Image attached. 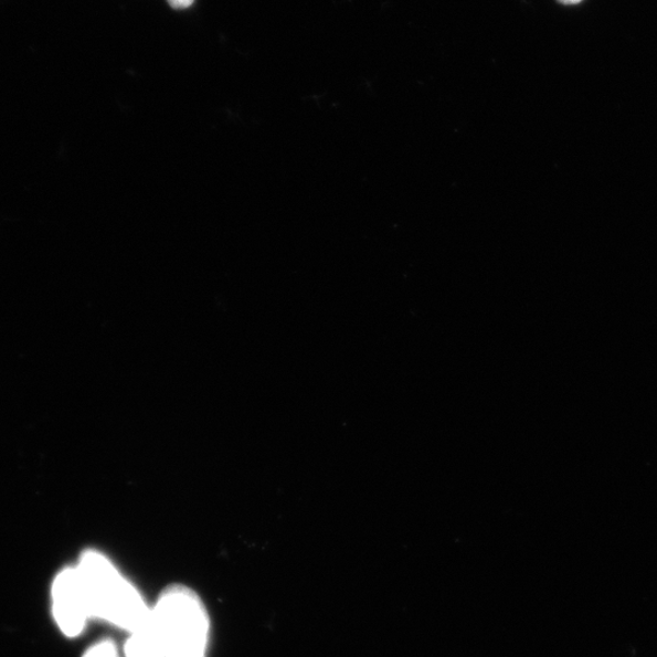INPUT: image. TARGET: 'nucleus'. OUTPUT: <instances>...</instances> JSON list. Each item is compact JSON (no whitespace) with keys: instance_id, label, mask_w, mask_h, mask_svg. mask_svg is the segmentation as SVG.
Wrapping results in <instances>:
<instances>
[{"instance_id":"obj_1","label":"nucleus","mask_w":657,"mask_h":657,"mask_svg":"<svg viewBox=\"0 0 657 657\" xmlns=\"http://www.w3.org/2000/svg\"><path fill=\"white\" fill-rule=\"evenodd\" d=\"M92 619H99L130 635L149 627L151 604L104 553L89 549L76 564Z\"/></svg>"},{"instance_id":"obj_2","label":"nucleus","mask_w":657,"mask_h":657,"mask_svg":"<svg viewBox=\"0 0 657 657\" xmlns=\"http://www.w3.org/2000/svg\"><path fill=\"white\" fill-rule=\"evenodd\" d=\"M149 630L167 657H208L211 616L202 596L181 582L167 584L151 604Z\"/></svg>"},{"instance_id":"obj_3","label":"nucleus","mask_w":657,"mask_h":657,"mask_svg":"<svg viewBox=\"0 0 657 657\" xmlns=\"http://www.w3.org/2000/svg\"><path fill=\"white\" fill-rule=\"evenodd\" d=\"M52 612L60 632L67 638H77L92 619L85 589L77 566L60 571L52 585Z\"/></svg>"},{"instance_id":"obj_4","label":"nucleus","mask_w":657,"mask_h":657,"mask_svg":"<svg viewBox=\"0 0 657 657\" xmlns=\"http://www.w3.org/2000/svg\"><path fill=\"white\" fill-rule=\"evenodd\" d=\"M124 657H167L157 639L149 630L142 629L128 635L124 648Z\"/></svg>"},{"instance_id":"obj_5","label":"nucleus","mask_w":657,"mask_h":657,"mask_svg":"<svg viewBox=\"0 0 657 657\" xmlns=\"http://www.w3.org/2000/svg\"><path fill=\"white\" fill-rule=\"evenodd\" d=\"M82 657H123V653L115 640L104 638L93 643Z\"/></svg>"},{"instance_id":"obj_6","label":"nucleus","mask_w":657,"mask_h":657,"mask_svg":"<svg viewBox=\"0 0 657 657\" xmlns=\"http://www.w3.org/2000/svg\"><path fill=\"white\" fill-rule=\"evenodd\" d=\"M169 4L178 10L188 9L194 4V0H167Z\"/></svg>"},{"instance_id":"obj_7","label":"nucleus","mask_w":657,"mask_h":657,"mask_svg":"<svg viewBox=\"0 0 657 657\" xmlns=\"http://www.w3.org/2000/svg\"><path fill=\"white\" fill-rule=\"evenodd\" d=\"M564 2H568V3H577V2H580V0H564Z\"/></svg>"}]
</instances>
